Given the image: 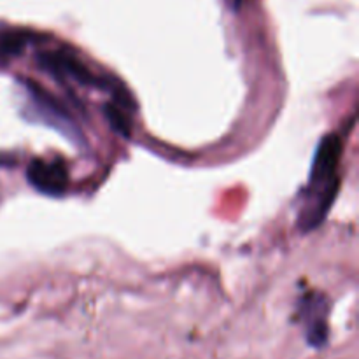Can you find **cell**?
Segmentation results:
<instances>
[{
  "instance_id": "obj_1",
  "label": "cell",
  "mask_w": 359,
  "mask_h": 359,
  "mask_svg": "<svg viewBox=\"0 0 359 359\" xmlns=\"http://www.w3.org/2000/svg\"><path fill=\"white\" fill-rule=\"evenodd\" d=\"M342 156V140L339 135H326L319 142L312 160L311 177L305 188V203L298 216L302 231H312L328 216L339 191V163Z\"/></svg>"
},
{
  "instance_id": "obj_2",
  "label": "cell",
  "mask_w": 359,
  "mask_h": 359,
  "mask_svg": "<svg viewBox=\"0 0 359 359\" xmlns=\"http://www.w3.org/2000/svg\"><path fill=\"white\" fill-rule=\"evenodd\" d=\"M37 63L49 76L56 77L60 81H74V83L81 84V86L114 91L111 88V84L107 83V79H102V77L95 76L79 58H76L70 53H41L37 56Z\"/></svg>"
},
{
  "instance_id": "obj_3",
  "label": "cell",
  "mask_w": 359,
  "mask_h": 359,
  "mask_svg": "<svg viewBox=\"0 0 359 359\" xmlns=\"http://www.w3.org/2000/svg\"><path fill=\"white\" fill-rule=\"evenodd\" d=\"M25 88H27L28 95H30V100L32 104H34V111L37 112L42 119H46V121H48L49 125L55 126V128H58L63 135L72 139L74 142L79 144L81 140H83L81 130L74 125L69 112L65 111V107H63L55 97H51L48 91L42 90L39 84L28 83V81L25 83Z\"/></svg>"
},
{
  "instance_id": "obj_4",
  "label": "cell",
  "mask_w": 359,
  "mask_h": 359,
  "mask_svg": "<svg viewBox=\"0 0 359 359\" xmlns=\"http://www.w3.org/2000/svg\"><path fill=\"white\" fill-rule=\"evenodd\" d=\"M328 300L319 293L307 294L300 304V316L305 325V337H307L309 346L314 347V349H323L328 344Z\"/></svg>"
},
{
  "instance_id": "obj_5",
  "label": "cell",
  "mask_w": 359,
  "mask_h": 359,
  "mask_svg": "<svg viewBox=\"0 0 359 359\" xmlns=\"http://www.w3.org/2000/svg\"><path fill=\"white\" fill-rule=\"evenodd\" d=\"M27 179L37 191L44 195L60 196L69 184V174L62 161H46L37 158L32 160L27 168Z\"/></svg>"
},
{
  "instance_id": "obj_6",
  "label": "cell",
  "mask_w": 359,
  "mask_h": 359,
  "mask_svg": "<svg viewBox=\"0 0 359 359\" xmlns=\"http://www.w3.org/2000/svg\"><path fill=\"white\" fill-rule=\"evenodd\" d=\"M30 35L23 30H2L0 32V63L18 56L27 48Z\"/></svg>"
},
{
  "instance_id": "obj_7",
  "label": "cell",
  "mask_w": 359,
  "mask_h": 359,
  "mask_svg": "<svg viewBox=\"0 0 359 359\" xmlns=\"http://www.w3.org/2000/svg\"><path fill=\"white\" fill-rule=\"evenodd\" d=\"M104 114L107 118L109 125L112 126L114 132H118L119 135L123 137H128L130 135V121L128 118L125 116V112L121 111L119 107L112 104H105L104 105Z\"/></svg>"
},
{
  "instance_id": "obj_8",
  "label": "cell",
  "mask_w": 359,
  "mask_h": 359,
  "mask_svg": "<svg viewBox=\"0 0 359 359\" xmlns=\"http://www.w3.org/2000/svg\"><path fill=\"white\" fill-rule=\"evenodd\" d=\"M230 4H231V7H238L242 4V0H230Z\"/></svg>"
}]
</instances>
